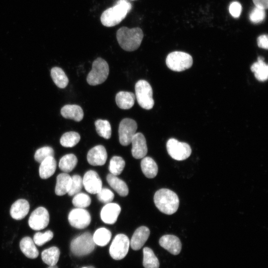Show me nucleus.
Listing matches in <instances>:
<instances>
[{
  "label": "nucleus",
  "instance_id": "20",
  "mask_svg": "<svg viewBox=\"0 0 268 268\" xmlns=\"http://www.w3.org/2000/svg\"><path fill=\"white\" fill-rule=\"evenodd\" d=\"M61 114L65 118L71 119L76 122L81 121L84 116L81 107L74 104H68L63 106L61 109Z\"/></svg>",
  "mask_w": 268,
  "mask_h": 268
},
{
  "label": "nucleus",
  "instance_id": "31",
  "mask_svg": "<svg viewBox=\"0 0 268 268\" xmlns=\"http://www.w3.org/2000/svg\"><path fill=\"white\" fill-rule=\"evenodd\" d=\"M77 163V159L74 154H67L61 158L59 167L65 173H68L75 168Z\"/></svg>",
  "mask_w": 268,
  "mask_h": 268
},
{
  "label": "nucleus",
  "instance_id": "13",
  "mask_svg": "<svg viewBox=\"0 0 268 268\" xmlns=\"http://www.w3.org/2000/svg\"><path fill=\"white\" fill-rule=\"evenodd\" d=\"M83 186L86 191L92 194H97L102 188V181L96 172L87 171L82 179Z\"/></svg>",
  "mask_w": 268,
  "mask_h": 268
},
{
  "label": "nucleus",
  "instance_id": "34",
  "mask_svg": "<svg viewBox=\"0 0 268 268\" xmlns=\"http://www.w3.org/2000/svg\"><path fill=\"white\" fill-rule=\"evenodd\" d=\"M95 126L97 134L101 137L109 139L111 136V127L110 123L107 120L101 119L95 122Z\"/></svg>",
  "mask_w": 268,
  "mask_h": 268
},
{
  "label": "nucleus",
  "instance_id": "16",
  "mask_svg": "<svg viewBox=\"0 0 268 268\" xmlns=\"http://www.w3.org/2000/svg\"><path fill=\"white\" fill-rule=\"evenodd\" d=\"M107 158V153L104 146L101 145H96L92 148L87 153L88 162L93 166L104 165Z\"/></svg>",
  "mask_w": 268,
  "mask_h": 268
},
{
  "label": "nucleus",
  "instance_id": "18",
  "mask_svg": "<svg viewBox=\"0 0 268 268\" xmlns=\"http://www.w3.org/2000/svg\"><path fill=\"white\" fill-rule=\"evenodd\" d=\"M150 235V230L146 226H142L137 228L134 233L130 246L134 250H138L143 246Z\"/></svg>",
  "mask_w": 268,
  "mask_h": 268
},
{
  "label": "nucleus",
  "instance_id": "25",
  "mask_svg": "<svg viewBox=\"0 0 268 268\" xmlns=\"http://www.w3.org/2000/svg\"><path fill=\"white\" fill-rule=\"evenodd\" d=\"M106 179L109 185L120 196L126 197L128 195L129 189L126 183L117 176L109 174L107 176Z\"/></svg>",
  "mask_w": 268,
  "mask_h": 268
},
{
  "label": "nucleus",
  "instance_id": "9",
  "mask_svg": "<svg viewBox=\"0 0 268 268\" xmlns=\"http://www.w3.org/2000/svg\"><path fill=\"white\" fill-rule=\"evenodd\" d=\"M130 240L124 234H117L113 239L109 248L111 257L114 260L123 259L128 253Z\"/></svg>",
  "mask_w": 268,
  "mask_h": 268
},
{
  "label": "nucleus",
  "instance_id": "29",
  "mask_svg": "<svg viewBox=\"0 0 268 268\" xmlns=\"http://www.w3.org/2000/svg\"><path fill=\"white\" fill-rule=\"evenodd\" d=\"M51 77L55 84L60 88H65L68 79L64 70L59 67H54L51 70Z\"/></svg>",
  "mask_w": 268,
  "mask_h": 268
},
{
  "label": "nucleus",
  "instance_id": "10",
  "mask_svg": "<svg viewBox=\"0 0 268 268\" xmlns=\"http://www.w3.org/2000/svg\"><path fill=\"white\" fill-rule=\"evenodd\" d=\"M137 129V123L134 120L130 118L123 119L120 123L118 130L121 144L127 146L131 143Z\"/></svg>",
  "mask_w": 268,
  "mask_h": 268
},
{
  "label": "nucleus",
  "instance_id": "37",
  "mask_svg": "<svg viewBox=\"0 0 268 268\" xmlns=\"http://www.w3.org/2000/svg\"><path fill=\"white\" fill-rule=\"evenodd\" d=\"M71 178L70 187L67 194L69 196H72L80 193L82 188L83 181L82 178L78 175H74Z\"/></svg>",
  "mask_w": 268,
  "mask_h": 268
},
{
  "label": "nucleus",
  "instance_id": "5",
  "mask_svg": "<svg viewBox=\"0 0 268 268\" xmlns=\"http://www.w3.org/2000/svg\"><path fill=\"white\" fill-rule=\"evenodd\" d=\"M109 68L106 61L98 58L92 63V69L87 75V83L91 85H97L104 82L108 77Z\"/></svg>",
  "mask_w": 268,
  "mask_h": 268
},
{
  "label": "nucleus",
  "instance_id": "44",
  "mask_svg": "<svg viewBox=\"0 0 268 268\" xmlns=\"http://www.w3.org/2000/svg\"><path fill=\"white\" fill-rule=\"evenodd\" d=\"M256 7L264 9H267L268 7V0H253Z\"/></svg>",
  "mask_w": 268,
  "mask_h": 268
},
{
  "label": "nucleus",
  "instance_id": "42",
  "mask_svg": "<svg viewBox=\"0 0 268 268\" xmlns=\"http://www.w3.org/2000/svg\"><path fill=\"white\" fill-rule=\"evenodd\" d=\"M229 10L230 13L233 17L238 18L241 14L242 6L239 2L233 1L230 4Z\"/></svg>",
  "mask_w": 268,
  "mask_h": 268
},
{
  "label": "nucleus",
  "instance_id": "27",
  "mask_svg": "<svg viewBox=\"0 0 268 268\" xmlns=\"http://www.w3.org/2000/svg\"><path fill=\"white\" fill-rule=\"evenodd\" d=\"M144 175L148 178H154L158 173V166L155 161L150 157H144L140 163Z\"/></svg>",
  "mask_w": 268,
  "mask_h": 268
},
{
  "label": "nucleus",
  "instance_id": "35",
  "mask_svg": "<svg viewBox=\"0 0 268 268\" xmlns=\"http://www.w3.org/2000/svg\"><path fill=\"white\" fill-rule=\"evenodd\" d=\"M125 166V161L123 158L114 156L110 160L109 170L111 174L117 176L122 172Z\"/></svg>",
  "mask_w": 268,
  "mask_h": 268
},
{
  "label": "nucleus",
  "instance_id": "32",
  "mask_svg": "<svg viewBox=\"0 0 268 268\" xmlns=\"http://www.w3.org/2000/svg\"><path fill=\"white\" fill-rule=\"evenodd\" d=\"M112 236L111 232L106 228H100L96 230L93 235L95 244L100 246H105L108 244Z\"/></svg>",
  "mask_w": 268,
  "mask_h": 268
},
{
  "label": "nucleus",
  "instance_id": "36",
  "mask_svg": "<svg viewBox=\"0 0 268 268\" xmlns=\"http://www.w3.org/2000/svg\"><path fill=\"white\" fill-rule=\"evenodd\" d=\"M72 202L76 207L84 208L90 204L91 199L88 195L83 193H79L75 195Z\"/></svg>",
  "mask_w": 268,
  "mask_h": 268
},
{
  "label": "nucleus",
  "instance_id": "41",
  "mask_svg": "<svg viewBox=\"0 0 268 268\" xmlns=\"http://www.w3.org/2000/svg\"><path fill=\"white\" fill-rule=\"evenodd\" d=\"M97 194L98 200L105 203L111 202L114 198V193L107 188H102Z\"/></svg>",
  "mask_w": 268,
  "mask_h": 268
},
{
  "label": "nucleus",
  "instance_id": "19",
  "mask_svg": "<svg viewBox=\"0 0 268 268\" xmlns=\"http://www.w3.org/2000/svg\"><path fill=\"white\" fill-rule=\"evenodd\" d=\"M29 208V203L27 200L19 199L12 204L10 209V214L13 219L21 220L27 215Z\"/></svg>",
  "mask_w": 268,
  "mask_h": 268
},
{
  "label": "nucleus",
  "instance_id": "14",
  "mask_svg": "<svg viewBox=\"0 0 268 268\" xmlns=\"http://www.w3.org/2000/svg\"><path fill=\"white\" fill-rule=\"evenodd\" d=\"M131 143L132 144V155L134 158L141 159L145 157L147 152V147L145 138L142 134L136 133Z\"/></svg>",
  "mask_w": 268,
  "mask_h": 268
},
{
  "label": "nucleus",
  "instance_id": "28",
  "mask_svg": "<svg viewBox=\"0 0 268 268\" xmlns=\"http://www.w3.org/2000/svg\"><path fill=\"white\" fill-rule=\"evenodd\" d=\"M60 255V251L58 247H51L42 252V260L44 263L49 266H55L59 261Z\"/></svg>",
  "mask_w": 268,
  "mask_h": 268
},
{
  "label": "nucleus",
  "instance_id": "43",
  "mask_svg": "<svg viewBox=\"0 0 268 268\" xmlns=\"http://www.w3.org/2000/svg\"><path fill=\"white\" fill-rule=\"evenodd\" d=\"M258 46L262 48L268 49V38L267 35H262L257 38Z\"/></svg>",
  "mask_w": 268,
  "mask_h": 268
},
{
  "label": "nucleus",
  "instance_id": "6",
  "mask_svg": "<svg viewBox=\"0 0 268 268\" xmlns=\"http://www.w3.org/2000/svg\"><path fill=\"white\" fill-rule=\"evenodd\" d=\"M135 97L139 106L146 110L152 109L154 102L153 99L152 89L146 80H138L135 85Z\"/></svg>",
  "mask_w": 268,
  "mask_h": 268
},
{
  "label": "nucleus",
  "instance_id": "7",
  "mask_svg": "<svg viewBox=\"0 0 268 268\" xmlns=\"http://www.w3.org/2000/svg\"><path fill=\"white\" fill-rule=\"evenodd\" d=\"M193 62V58L190 55L180 51L170 53L166 59L168 67L176 71H181L189 68L192 66Z\"/></svg>",
  "mask_w": 268,
  "mask_h": 268
},
{
  "label": "nucleus",
  "instance_id": "30",
  "mask_svg": "<svg viewBox=\"0 0 268 268\" xmlns=\"http://www.w3.org/2000/svg\"><path fill=\"white\" fill-rule=\"evenodd\" d=\"M143 266L144 268H159V262L152 249L144 247L143 249Z\"/></svg>",
  "mask_w": 268,
  "mask_h": 268
},
{
  "label": "nucleus",
  "instance_id": "46",
  "mask_svg": "<svg viewBox=\"0 0 268 268\" xmlns=\"http://www.w3.org/2000/svg\"><path fill=\"white\" fill-rule=\"evenodd\" d=\"M81 268H95L92 266H88V267H82Z\"/></svg>",
  "mask_w": 268,
  "mask_h": 268
},
{
  "label": "nucleus",
  "instance_id": "15",
  "mask_svg": "<svg viewBox=\"0 0 268 268\" xmlns=\"http://www.w3.org/2000/svg\"><path fill=\"white\" fill-rule=\"evenodd\" d=\"M159 243L161 247L174 255H178L182 249V244L179 238L174 235L162 236L159 239Z\"/></svg>",
  "mask_w": 268,
  "mask_h": 268
},
{
  "label": "nucleus",
  "instance_id": "1",
  "mask_svg": "<svg viewBox=\"0 0 268 268\" xmlns=\"http://www.w3.org/2000/svg\"><path fill=\"white\" fill-rule=\"evenodd\" d=\"M132 5L127 0H119L116 4L106 9L101 16L102 24L112 27L120 23L132 9Z\"/></svg>",
  "mask_w": 268,
  "mask_h": 268
},
{
  "label": "nucleus",
  "instance_id": "39",
  "mask_svg": "<svg viewBox=\"0 0 268 268\" xmlns=\"http://www.w3.org/2000/svg\"><path fill=\"white\" fill-rule=\"evenodd\" d=\"M54 149L50 146H44L37 149L35 153V160L41 163L44 159L50 156H54Z\"/></svg>",
  "mask_w": 268,
  "mask_h": 268
},
{
  "label": "nucleus",
  "instance_id": "21",
  "mask_svg": "<svg viewBox=\"0 0 268 268\" xmlns=\"http://www.w3.org/2000/svg\"><path fill=\"white\" fill-rule=\"evenodd\" d=\"M19 246L21 252L28 258L34 259L38 256L39 251L30 237H23L20 241Z\"/></svg>",
  "mask_w": 268,
  "mask_h": 268
},
{
  "label": "nucleus",
  "instance_id": "2",
  "mask_svg": "<svg viewBox=\"0 0 268 268\" xmlns=\"http://www.w3.org/2000/svg\"><path fill=\"white\" fill-rule=\"evenodd\" d=\"M116 37L119 44L123 49L127 51H133L140 46L143 33L138 27L130 29L122 27L117 31Z\"/></svg>",
  "mask_w": 268,
  "mask_h": 268
},
{
  "label": "nucleus",
  "instance_id": "3",
  "mask_svg": "<svg viewBox=\"0 0 268 268\" xmlns=\"http://www.w3.org/2000/svg\"><path fill=\"white\" fill-rule=\"evenodd\" d=\"M154 202L161 212L169 215L176 212L179 205L177 195L168 189H161L157 191L154 196Z\"/></svg>",
  "mask_w": 268,
  "mask_h": 268
},
{
  "label": "nucleus",
  "instance_id": "26",
  "mask_svg": "<svg viewBox=\"0 0 268 268\" xmlns=\"http://www.w3.org/2000/svg\"><path fill=\"white\" fill-rule=\"evenodd\" d=\"M135 98L132 92L120 91L116 96V104L122 109H129L134 106Z\"/></svg>",
  "mask_w": 268,
  "mask_h": 268
},
{
  "label": "nucleus",
  "instance_id": "24",
  "mask_svg": "<svg viewBox=\"0 0 268 268\" xmlns=\"http://www.w3.org/2000/svg\"><path fill=\"white\" fill-rule=\"evenodd\" d=\"M264 60L261 57H259L258 61L254 63L251 67L255 77L260 81H265L268 77V66Z\"/></svg>",
  "mask_w": 268,
  "mask_h": 268
},
{
  "label": "nucleus",
  "instance_id": "33",
  "mask_svg": "<svg viewBox=\"0 0 268 268\" xmlns=\"http://www.w3.org/2000/svg\"><path fill=\"white\" fill-rule=\"evenodd\" d=\"M80 139L79 134L75 132L64 134L60 139V143L64 147H72L76 145Z\"/></svg>",
  "mask_w": 268,
  "mask_h": 268
},
{
  "label": "nucleus",
  "instance_id": "11",
  "mask_svg": "<svg viewBox=\"0 0 268 268\" xmlns=\"http://www.w3.org/2000/svg\"><path fill=\"white\" fill-rule=\"evenodd\" d=\"M49 220L48 210L45 207L40 206L31 213L28 220V224L33 230H40L48 226Z\"/></svg>",
  "mask_w": 268,
  "mask_h": 268
},
{
  "label": "nucleus",
  "instance_id": "38",
  "mask_svg": "<svg viewBox=\"0 0 268 268\" xmlns=\"http://www.w3.org/2000/svg\"><path fill=\"white\" fill-rule=\"evenodd\" d=\"M54 234L51 230H47L44 233L37 232L33 236V241L35 244L41 246L50 241L53 237Z\"/></svg>",
  "mask_w": 268,
  "mask_h": 268
},
{
  "label": "nucleus",
  "instance_id": "4",
  "mask_svg": "<svg viewBox=\"0 0 268 268\" xmlns=\"http://www.w3.org/2000/svg\"><path fill=\"white\" fill-rule=\"evenodd\" d=\"M95 245L92 234L89 232H86L72 240L70 249L73 255L81 257L92 253L95 249Z\"/></svg>",
  "mask_w": 268,
  "mask_h": 268
},
{
  "label": "nucleus",
  "instance_id": "45",
  "mask_svg": "<svg viewBox=\"0 0 268 268\" xmlns=\"http://www.w3.org/2000/svg\"><path fill=\"white\" fill-rule=\"evenodd\" d=\"M48 268H58L56 265H55L53 266H49Z\"/></svg>",
  "mask_w": 268,
  "mask_h": 268
},
{
  "label": "nucleus",
  "instance_id": "40",
  "mask_svg": "<svg viewBox=\"0 0 268 268\" xmlns=\"http://www.w3.org/2000/svg\"><path fill=\"white\" fill-rule=\"evenodd\" d=\"M266 17L265 9L256 7L252 10L249 15V18L254 23L263 21Z\"/></svg>",
  "mask_w": 268,
  "mask_h": 268
},
{
  "label": "nucleus",
  "instance_id": "22",
  "mask_svg": "<svg viewBox=\"0 0 268 268\" xmlns=\"http://www.w3.org/2000/svg\"><path fill=\"white\" fill-rule=\"evenodd\" d=\"M57 167V162L54 156H50L44 159L39 167V175L43 179H46L52 176L55 173Z\"/></svg>",
  "mask_w": 268,
  "mask_h": 268
},
{
  "label": "nucleus",
  "instance_id": "8",
  "mask_svg": "<svg viewBox=\"0 0 268 268\" xmlns=\"http://www.w3.org/2000/svg\"><path fill=\"white\" fill-rule=\"evenodd\" d=\"M166 148L169 155L178 161L187 159L192 152V149L188 143L180 142L173 138L167 141Z\"/></svg>",
  "mask_w": 268,
  "mask_h": 268
},
{
  "label": "nucleus",
  "instance_id": "23",
  "mask_svg": "<svg viewBox=\"0 0 268 268\" xmlns=\"http://www.w3.org/2000/svg\"><path fill=\"white\" fill-rule=\"evenodd\" d=\"M71 182V178L67 173H62L57 177V182L55 187V193L61 196L67 193Z\"/></svg>",
  "mask_w": 268,
  "mask_h": 268
},
{
  "label": "nucleus",
  "instance_id": "12",
  "mask_svg": "<svg viewBox=\"0 0 268 268\" xmlns=\"http://www.w3.org/2000/svg\"><path fill=\"white\" fill-rule=\"evenodd\" d=\"M68 220L71 226L77 229H84L90 224L91 216L86 209L76 208L69 212Z\"/></svg>",
  "mask_w": 268,
  "mask_h": 268
},
{
  "label": "nucleus",
  "instance_id": "17",
  "mask_svg": "<svg viewBox=\"0 0 268 268\" xmlns=\"http://www.w3.org/2000/svg\"><path fill=\"white\" fill-rule=\"evenodd\" d=\"M121 210L120 205L117 203H107L101 210V218L104 223L113 224L116 222Z\"/></svg>",
  "mask_w": 268,
  "mask_h": 268
}]
</instances>
